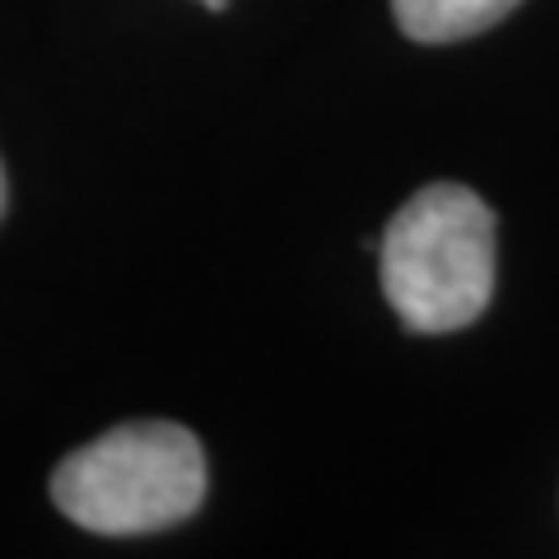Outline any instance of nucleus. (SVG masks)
<instances>
[{"label":"nucleus","mask_w":559,"mask_h":559,"mask_svg":"<svg viewBox=\"0 0 559 559\" xmlns=\"http://www.w3.org/2000/svg\"><path fill=\"white\" fill-rule=\"evenodd\" d=\"M5 201H10V187H5V168H0V219H5Z\"/></svg>","instance_id":"obj_4"},{"label":"nucleus","mask_w":559,"mask_h":559,"mask_svg":"<svg viewBox=\"0 0 559 559\" xmlns=\"http://www.w3.org/2000/svg\"><path fill=\"white\" fill-rule=\"evenodd\" d=\"M382 294L411 331H462L495 294V215L462 182L415 191L382 234Z\"/></svg>","instance_id":"obj_1"},{"label":"nucleus","mask_w":559,"mask_h":559,"mask_svg":"<svg viewBox=\"0 0 559 559\" xmlns=\"http://www.w3.org/2000/svg\"><path fill=\"white\" fill-rule=\"evenodd\" d=\"M522 0H392L396 28L415 43H462L495 28Z\"/></svg>","instance_id":"obj_3"},{"label":"nucleus","mask_w":559,"mask_h":559,"mask_svg":"<svg viewBox=\"0 0 559 559\" xmlns=\"http://www.w3.org/2000/svg\"><path fill=\"white\" fill-rule=\"evenodd\" d=\"M205 499V452L173 419H131L51 471V503L84 532L145 536L178 527Z\"/></svg>","instance_id":"obj_2"},{"label":"nucleus","mask_w":559,"mask_h":559,"mask_svg":"<svg viewBox=\"0 0 559 559\" xmlns=\"http://www.w3.org/2000/svg\"><path fill=\"white\" fill-rule=\"evenodd\" d=\"M201 5H210V10H224V5H229V0H201Z\"/></svg>","instance_id":"obj_5"}]
</instances>
